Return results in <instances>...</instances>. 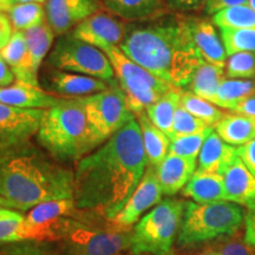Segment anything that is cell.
Masks as SVG:
<instances>
[{
	"mask_svg": "<svg viewBox=\"0 0 255 255\" xmlns=\"http://www.w3.org/2000/svg\"><path fill=\"white\" fill-rule=\"evenodd\" d=\"M146 164L141 128L135 117L78 161L73 173L76 208L94 210L111 221L138 187Z\"/></svg>",
	"mask_w": 255,
	"mask_h": 255,
	"instance_id": "cell-1",
	"label": "cell"
},
{
	"mask_svg": "<svg viewBox=\"0 0 255 255\" xmlns=\"http://www.w3.org/2000/svg\"><path fill=\"white\" fill-rule=\"evenodd\" d=\"M120 49L156 77L181 90L189 85L205 62L194 45L184 15L132 28Z\"/></svg>",
	"mask_w": 255,
	"mask_h": 255,
	"instance_id": "cell-2",
	"label": "cell"
},
{
	"mask_svg": "<svg viewBox=\"0 0 255 255\" xmlns=\"http://www.w3.org/2000/svg\"><path fill=\"white\" fill-rule=\"evenodd\" d=\"M0 197L14 210L73 199V173L31 142L0 148Z\"/></svg>",
	"mask_w": 255,
	"mask_h": 255,
	"instance_id": "cell-3",
	"label": "cell"
},
{
	"mask_svg": "<svg viewBox=\"0 0 255 255\" xmlns=\"http://www.w3.org/2000/svg\"><path fill=\"white\" fill-rule=\"evenodd\" d=\"M37 136L39 144L59 162L78 161L95 150L79 98H64L45 110Z\"/></svg>",
	"mask_w": 255,
	"mask_h": 255,
	"instance_id": "cell-4",
	"label": "cell"
},
{
	"mask_svg": "<svg viewBox=\"0 0 255 255\" xmlns=\"http://www.w3.org/2000/svg\"><path fill=\"white\" fill-rule=\"evenodd\" d=\"M244 207L229 201L196 203L188 201L177 234L181 247L200 245L235 235L245 222Z\"/></svg>",
	"mask_w": 255,
	"mask_h": 255,
	"instance_id": "cell-5",
	"label": "cell"
},
{
	"mask_svg": "<svg viewBox=\"0 0 255 255\" xmlns=\"http://www.w3.org/2000/svg\"><path fill=\"white\" fill-rule=\"evenodd\" d=\"M186 202L165 199L141 218L132 232L135 255H169L180 231Z\"/></svg>",
	"mask_w": 255,
	"mask_h": 255,
	"instance_id": "cell-6",
	"label": "cell"
},
{
	"mask_svg": "<svg viewBox=\"0 0 255 255\" xmlns=\"http://www.w3.org/2000/svg\"><path fill=\"white\" fill-rule=\"evenodd\" d=\"M103 52L113 65L128 107L136 117L168 91L177 89L127 57L119 46L108 47Z\"/></svg>",
	"mask_w": 255,
	"mask_h": 255,
	"instance_id": "cell-7",
	"label": "cell"
},
{
	"mask_svg": "<svg viewBox=\"0 0 255 255\" xmlns=\"http://www.w3.org/2000/svg\"><path fill=\"white\" fill-rule=\"evenodd\" d=\"M78 98L84 108L89 136L94 149L104 144L136 117L128 107L117 81L111 83L108 90Z\"/></svg>",
	"mask_w": 255,
	"mask_h": 255,
	"instance_id": "cell-8",
	"label": "cell"
},
{
	"mask_svg": "<svg viewBox=\"0 0 255 255\" xmlns=\"http://www.w3.org/2000/svg\"><path fill=\"white\" fill-rule=\"evenodd\" d=\"M47 64L59 71L77 72L105 82L115 78V71L103 51L77 39L72 34H64L51 51Z\"/></svg>",
	"mask_w": 255,
	"mask_h": 255,
	"instance_id": "cell-9",
	"label": "cell"
},
{
	"mask_svg": "<svg viewBox=\"0 0 255 255\" xmlns=\"http://www.w3.org/2000/svg\"><path fill=\"white\" fill-rule=\"evenodd\" d=\"M56 233L71 255H120L132 245V232L102 231L72 220L63 219Z\"/></svg>",
	"mask_w": 255,
	"mask_h": 255,
	"instance_id": "cell-10",
	"label": "cell"
},
{
	"mask_svg": "<svg viewBox=\"0 0 255 255\" xmlns=\"http://www.w3.org/2000/svg\"><path fill=\"white\" fill-rule=\"evenodd\" d=\"M45 110L23 109L0 103V148L30 142L38 133Z\"/></svg>",
	"mask_w": 255,
	"mask_h": 255,
	"instance_id": "cell-11",
	"label": "cell"
},
{
	"mask_svg": "<svg viewBox=\"0 0 255 255\" xmlns=\"http://www.w3.org/2000/svg\"><path fill=\"white\" fill-rule=\"evenodd\" d=\"M162 195L163 193L156 176L155 167L149 165L145 169V173L138 187L127 201L123 208L120 210L119 214L111 220V222L120 228L130 227L141 220L143 213L154 206H157L162 201Z\"/></svg>",
	"mask_w": 255,
	"mask_h": 255,
	"instance_id": "cell-12",
	"label": "cell"
},
{
	"mask_svg": "<svg viewBox=\"0 0 255 255\" xmlns=\"http://www.w3.org/2000/svg\"><path fill=\"white\" fill-rule=\"evenodd\" d=\"M126 25L105 12H96L95 14L83 20L72 30V36L90 44L100 50L117 46L122 44L127 36Z\"/></svg>",
	"mask_w": 255,
	"mask_h": 255,
	"instance_id": "cell-13",
	"label": "cell"
},
{
	"mask_svg": "<svg viewBox=\"0 0 255 255\" xmlns=\"http://www.w3.org/2000/svg\"><path fill=\"white\" fill-rule=\"evenodd\" d=\"M100 11V0H47L46 21L53 33L64 36Z\"/></svg>",
	"mask_w": 255,
	"mask_h": 255,
	"instance_id": "cell-14",
	"label": "cell"
},
{
	"mask_svg": "<svg viewBox=\"0 0 255 255\" xmlns=\"http://www.w3.org/2000/svg\"><path fill=\"white\" fill-rule=\"evenodd\" d=\"M75 208L73 199L49 201L33 207L25 216V225L31 240L55 238L53 227L65 216L71 215Z\"/></svg>",
	"mask_w": 255,
	"mask_h": 255,
	"instance_id": "cell-15",
	"label": "cell"
},
{
	"mask_svg": "<svg viewBox=\"0 0 255 255\" xmlns=\"http://www.w3.org/2000/svg\"><path fill=\"white\" fill-rule=\"evenodd\" d=\"M187 23L194 45L202 59L225 68L228 56L213 21L208 18L187 17Z\"/></svg>",
	"mask_w": 255,
	"mask_h": 255,
	"instance_id": "cell-16",
	"label": "cell"
},
{
	"mask_svg": "<svg viewBox=\"0 0 255 255\" xmlns=\"http://www.w3.org/2000/svg\"><path fill=\"white\" fill-rule=\"evenodd\" d=\"M226 201L245 207L246 210L255 209V176L248 170L240 157L235 159L223 173Z\"/></svg>",
	"mask_w": 255,
	"mask_h": 255,
	"instance_id": "cell-17",
	"label": "cell"
},
{
	"mask_svg": "<svg viewBox=\"0 0 255 255\" xmlns=\"http://www.w3.org/2000/svg\"><path fill=\"white\" fill-rule=\"evenodd\" d=\"M64 98L50 95L39 87L17 81L8 87L0 88V103L23 109L47 110L56 107Z\"/></svg>",
	"mask_w": 255,
	"mask_h": 255,
	"instance_id": "cell-18",
	"label": "cell"
},
{
	"mask_svg": "<svg viewBox=\"0 0 255 255\" xmlns=\"http://www.w3.org/2000/svg\"><path fill=\"white\" fill-rule=\"evenodd\" d=\"M155 170L162 193L173 196L186 187L196 171V159L168 154L163 162L155 167Z\"/></svg>",
	"mask_w": 255,
	"mask_h": 255,
	"instance_id": "cell-19",
	"label": "cell"
},
{
	"mask_svg": "<svg viewBox=\"0 0 255 255\" xmlns=\"http://www.w3.org/2000/svg\"><path fill=\"white\" fill-rule=\"evenodd\" d=\"M239 157L237 146L226 143L214 130L209 133L199 154L197 170L223 175L227 168Z\"/></svg>",
	"mask_w": 255,
	"mask_h": 255,
	"instance_id": "cell-20",
	"label": "cell"
},
{
	"mask_svg": "<svg viewBox=\"0 0 255 255\" xmlns=\"http://www.w3.org/2000/svg\"><path fill=\"white\" fill-rule=\"evenodd\" d=\"M114 81H111L113 83ZM110 82L90 77V76L69 73L65 71H51L49 75V84L57 94L63 96H90L103 92L111 87Z\"/></svg>",
	"mask_w": 255,
	"mask_h": 255,
	"instance_id": "cell-21",
	"label": "cell"
},
{
	"mask_svg": "<svg viewBox=\"0 0 255 255\" xmlns=\"http://www.w3.org/2000/svg\"><path fill=\"white\" fill-rule=\"evenodd\" d=\"M182 195L196 203H214L226 201L223 176L215 173L196 170L182 189Z\"/></svg>",
	"mask_w": 255,
	"mask_h": 255,
	"instance_id": "cell-22",
	"label": "cell"
},
{
	"mask_svg": "<svg viewBox=\"0 0 255 255\" xmlns=\"http://www.w3.org/2000/svg\"><path fill=\"white\" fill-rule=\"evenodd\" d=\"M0 55L12 70L17 81L39 87L38 78L34 77L31 72L26 39L23 31H13L11 39L4 49L0 51Z\"/></svg>",
	"mask_w": 255,
	"mask_h": 255,
	"instance_id": "cell-23",
	"label": "cell"
},
{
	"mask_svg": "<svg viewBox=\"0 0 255 255\" xmlns=\"http://www.w3.org/2000/svg\"><path fill=\"white\" fill-rule=\"evenodd\" d=\"M110 13L128 21L146 20L164 14L165 0H103Z\"/></svg>",
	"mask_w": 255,
	"mask_h": 255,
	"instance_id": "cell-24",
	"label": "cell"
},
{
	"mask_svg": "<svg viewBox=\"0 0 255 255\" xmlns=\"http://www.w3.org/2000/svg\"><path fill=\"white\" fill-rule=\"evenodd\" d=\"M214 129L226 143L233 146H240L255 138V119L226 113Z\"/></svg>",
	"mask_w": 255,
	"mask_h": 255,
	"instance_id": "cell-25",
	"label": "cell"
},
{
	"mask_svg": "<svg viewBox=\"0 0 255 255\" xmlns=\"http://www.w3.org/2000/svg\"><path fill=\"white\" fill-rule=\"evenodd\" d=\"M141 128L142 141L149 165L157 167L169 154L170 138L163 131L156 128L144 113L136 117Z\"/></svg>",
	"mask_w": 255,
	"mask_h": 255,
	"instance_id": "cell-26",
	"label": "cell"
},
{
	"mask_svg": "<svg viewBox=\"0 0 255 255\" xmlns=\"http://www.w3.org/2000/svg\"><path fill=\"white\" fill-rule=\"evenodd\" d=\"M226 78L225 68L203 62L194 73L187 91L212 103L216 91Z\"/></svg>",
	"mask_w": 255,
	"mask_h": 255,
	"instance_id": "cell-27",
	"label": "cell"
},
{
	"mask_svg": "<svg viewBox=\"0 0 255 255\" xmlns=\"http://www.w3.org/2000/svg\"><path fill=\"white\" fill-rule=\"evenodd\" d=\"M24 36L26 39L31 72L34 77L38 78V70L40 68L44 57L46 56L52 45L55 33L47 21H44L38 26L24 31Z\"/></svg>",
	"mask_w": 255,
	"mask_h": 255,
	"instance_id": "cell-28",
	"label": "cell"
},
{
	"mask_svg": "<svg viewBox=\"0 0 255 255\" xmlns=\"http://www.w3.org/2000/svg\"><path fill=\"white\" fill-rule=\"evenodd\" d=\"M181 94H182L181 89H173L145 110L146 116L149 117L151 123L161 131H163L169 138L171 136L175 113L180 107Z\"/></svg>",
	"mask_w": 255,
	"mask_h": 255,
	"instance_id": "cell-29",
	"label": "cell"
},
{
	"mask_svg": "<svg viewBox=\"0 0 255 255\" xmlns=\"http://www.w3.org/2000/svg\"><path fill=\"white\" fill-rule=\"evenodd\" d=\"M255 94V81L253 79L226 78L220 85L212 103L220 109L232 111L237 105Z\"/></svg>",
	"mask_w": 255,
	"mask_h": 255,
	"instance_id": "cell-30",
	"label": "cell"
},
{
	"mask_svg": "<svg viewBox=\"0 0 255 255\" xmlns=\"http://www.w3.org/2000/svg\"><path fill=\"white\" fill-rule=\"evenodd\" d=\"M212 21L219 28H255V9L248 4L232 6L213 14Z\"/></svg>",
	"mask_w": 255,
	"mask_h": 255,
	"instance_id": "cell-31",
	"label": "cell"
},
{
	"mask_svg": "<svg viewBox=\"0 0 255 255\" xmlns=\"http://www.w3.org/2000/svg\"><path fill=\"white\" fill-rule=\"evenodd\" d=\"M180 105L183 107L188 113L194 115L197 119L203 121L213 128L222 120V117L226 114L215 104L186 90H182V94H181Z\"/></svg>",
	"mask_w": 255,
	"mask_h": 255,
	"instance_id": "cell-32",
	"label": "cell"
},
{
	"mask_svg": "<svg viewBox=\"0 0 255 255\" xmlns=\"http://www.w3.org/2000/svg\"><path fill=\"white\" fill-rule=\"evenodd\" d=\"M11 21L13 31H26L46 21L45 7L41 4L13 5L6 12Z\"/></svg>",
	"mask_w": 255,
	"mask_h": 255,
	"instance_id": "cell-33",
	"label": "cell"
},
{
	"mask_svg": "<svg viewBox=\"0 0 255 255\" xmlns=\"http://www.w3.org/2000/svg\"><path fill=\"white\" fill-rule=\"evenodd\" d=\"M227 56L238 52L255 53V28H220Z\"/></svg>",
	"mask_w": 255,
	"mask_h": 255,
	"instance_id": "cell-34",
	"label": "cell"
},
{
	"mask_svg": "<svg viewBox=\"0 0 255 255\" xmlns=\"http://www.w3.org/2000/svg\"><path fill=\"white\" fill-rule=\"evenodd\" d=\"M31 240L25 225V216L19 210H13L0 219V245Z\"/></svg>",
	"mask_w": 255,
	"mask_h": 255,
	"instance_id": "cell-35",
	"label": "cell"
},
{
	"mask_svg": "<svg viewBox=\"0 0 255 255\" xmlns=\"http://www.w3.org/2000/svg\"><path fill=\"white\" fill-rule=\"evenodd\" d=\"M213 129L214 128H209V129L199 133L170 138L169 154L181 156V157L184 158L197 159L203 143H205L207 137L209 136V133L213 131Z\"/></svg>",
	"mask_w": 255,
	"mask_h": 255,
	"instance_id": "cell-36",
	"label": "cell"
},
{
	"mask_svg": "<svg viewBox=\"0 0 255 255\" xmlns=\"http://www.w3.org/2000/svg\"><path fill=\"white\" fill-rule=\"evenodd\" d=\"M225 72L227 78L252 79L255 77V53L238 52L228 56Z\"/></svg>",
	"mask_w": 255,
	"mask_h": 255,
	"instance_id": "cell-37",
	"label": "cell"
},
{
	"mask_svg": "<svg viewBox=\"0 0 255 255\" xmlns=\"http://www.w3.org/2000/svg\"><path fill=\"white\" fill-rule=\"evenodd\" d=\"M213 128L208 124L201 121L200 119L191 115L184 109L183 107H178L174 116L173 129H171L170 138L178 136L193 135V133H199L205 131V130Z\"/></svg>",
	"mask_w": 255,
	"mask_h": 255,
	"instance_id": "cell-38",
	"label": "cell"
},
{
	"mask_svg": "<svg viewBox=\"0 0 255 255\" xmlns=\"http://www.w3.org/2000/svg\"><path fill=\"white\" fill-rule=\"evenodd\" d=\"M0 255H56L44 244L34 241H20L0 246Z\"/></svg>",
	"mask_w": 255,
	"mask_h": 255,
	"instance_id": "cell-39",
	"label": "cell"
},
{
	"mask_svg": "<svg viewBox=\"0 0 255 255\" xmlns=\"http://www.w3.org/2000/svg\"><path fill=\"white\" fill-rule=\"evenodd\" d=\"M215 251L219 255H255V248L238 235L222 239Z\"/></svg>",
	"mask_w": 255,
	"mask_h": 255,
	"instance_id": "cell-40",
	"label": "cell"
},
{
	"mask_svg": "<svg viewBox=\"0 0 255 255\" xmlns=\"http://www.w3.org/2000/svg\"><path fill=\"white\" fill-rule=\"evenodd\" d=\"M237 151L244 164L255 176V138L246 144L237 146Z\"/></svg>",
	"mask_w": 255,
	"mask_h": 255,
	"instance_id": "cell-41",
	"label": "cell"
},
{
	"mask_svg": "<svg viewBox=\"0 0 255 255\" xmlns=\"http://www.w3.org/2000/svg\"><path fill=\"white\" fill-rule=\"evenodd\" d=\"M165 4L177 12H195L203 7V0H165Z\"/></svg>",
	"mask_w": 255,
	"mask_h": 255,
	"instance_id": "cell-42",
	"label": "cell"
},
{
	"mask_svg": "<svg viewBox=\"0 0 255 255\" xmlns=\"http://www.w3.org/2000/svg\"><path fill=\"white\" fill-rule=\"evenodd\" d=\"M248 2H250V0H207L205 11L207 14L213 15L223 8L232 7V6L247 5Z\"/></svg>",
	"mask_w": 255,
	"mask_h": 255,
	"instance_id": "cell-43",
	"label": "cell"
},
{
	"mask_svg": "<svg viewBox=\"0 0 255 255\" xmlns=\"http://www.w3.org/2000/svg\"><path fill=\"white\" fill-rule=\"evenodd\" d=\"M13 34V27L6 12L0 11V51L6 46Z\"/></svg>",
	"mask_w": 255,
	"mask_h": 255,
	"instance_id": "cell-44",
	"label": "cell"
},
{
	"mask_svg": "<svg viewBox=\"0 0 255 255\" xmlns=\"http://www.w3.org/2000/svg\"><path fill=\"white\" fill-rule=\"evenodd\" d=\"M244 240L255 248V209L246 210L245 216V234Z\"/></svg>",
	"mask_w": 255,
	"mask_h": 255,
	"instance_id": "cell-45",
	"label": "cell"
},
{
	"mask_svg": "<svg viewBox=\"0 0 255 255\" xmlns=\"http://www.w3.org/2000/svg\"><path fill=\"white\" fill-rule=\"evenodd\" d=\"M231 113L244 115V116L253 117V119H255V94L250 96V97L245 98V100L240 102Z\"/></svg>",
	"mask_w": 255,
	"mask_h": 255,
	"instance_id": "cell-46",
	"label": "cell"
},
{
	"mask_svg": "<svg viewBox=\"0 0 255 255\" xmlns=\"http://www.w3.org/2000/svg\"><path fill=\"white\" fill-rule=\"evenodd\" d=\"M14 78L15 77L12 70L9 69V66L0 55V88H5L13 84Z\"/></svg>",
	"mask_w": 255,
	"mask_h": 255,
	"instance_id": "cell-47",
	"label": "cell"
},
{
	"mask_svg": "<svg viewBox=\"0 0 255 255\" xmlns=\"http://www.w3.org/2000/svg\"><path fill=\"white\" fill-rule=\"evenodd\" d=\"M2 4L5 6V11L7 12L9 8L13 5L18 4H31V2H34V4H46L47 0H1Z\"/></svg>",
	"mask_w": 255,
	"mask_h": 255,
	"instance_id": "cell-48",
	"label": "cell"
},
{
	"mask_svg": "<svg viewBox=\"0 0 255 255\" xmlns=\"http://www.w3.org/2000/svg\"><path fill=\"white\" fill-rule=\"evenodd\" d=\"M11 210H12L11 205H9V203L5 199L0 197V219L4 218L5 215H7Z\"/></svg>",
	"mask_w": 255,
	"mask_h": 255,
	"instance_id": "cell-49",
	"label": "cell"
},
{
	"mask_svg": "<svg viewBox=\"0 0 255 255\" xmlns=\"http://www.w3.org/2000/svg\"><path fill=\"white\" fill-rule=\"evenodd\" d=\"M199 255H219L218 253H216L215 250H210V251H206L203 252V253H201Z\"/></svg>",
	"mask_w": 255,
	"mask_h": 255,
	"instance_id": "cell-50",
	"label": "cell"
},
{
	"mask_svg": "<svg viewBox=\"0 0 255 255\" xmlns=\"http://www.w3.org/2000/svg\"><path fill=\"white\" fill-rule=\"evenodd\" d=\"M248 5H250L252 8L255 9V0H250V2H248Z\"/></svg>",
	"mask_w": 255,
	"mask_h": 255,
	"instance_id": "cell-51",
	"label": "cell"
},
{
	"mask_svg": "<svg viewBox=\"0 0 255 255\" xmlns=\"http://www.w3.org/2000/svg\"><path fill=\"white\" fill-rule=\"evenodd\" d=\"M0 11H1V12H5L4 4H2V1H1V0H0Z\"/></svg>",
	"mask_w": 255,
	"mask_h": 255,
	"instance_id": "cell-52",
	"label": "cell"
},
{
	"mask_svg": "<svg viewBox=\"0 0 255 255\" xmlns=\"http://www.w3.org/2000/svg\"><path fill=\"white\" fill-rule=\"evenodd\" d=\"M206 2H207V0H203V7H205V5H206Z\"/></svg>",
	"mask_w": 255,
	"mask_h": 255,
	"instance_id": "cell-53",
	"label": "cell"
},
{
	"mask_svg": "<svg viewBox=\"0 0 255 255\" xmlns=\"http://www.w3.org/2000/svg\"><path fill=\"white\" fill-rule=\"evenodd\" d=\"M142 255H146V254H142Z\"/></svg>",
	"mask_w": 255,
	"mask_h": 255,
	"instance_id": "cell-54",
	"label": "cell"
},
{
	"mask_svg": "<svg viewBox=\"0 0 255 255\" xmlns=\"http://www.w3.org/2000/svg\"><path fill=\"white\" fill-rule=\"evenodd\" d=\"M102 1H103V0H102Z\"/></svg>",
	"mask_w": 255,
	"mask_h": 255,
	"instance_id": "cell-55",
	"label": "cell"
}]
</instances>
